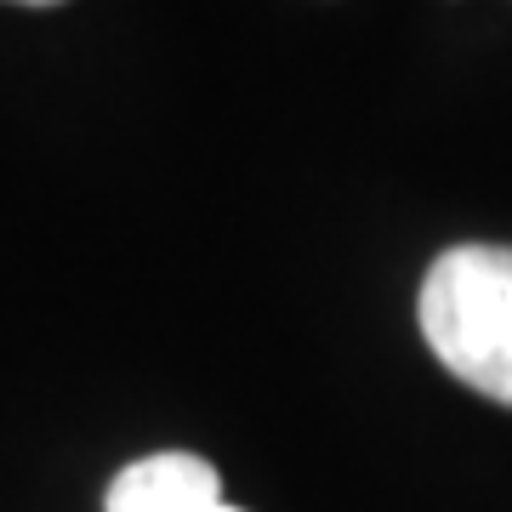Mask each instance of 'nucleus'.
I'll return each instance as SVG.
<instances>
[{"label":"nucleus","mask_w":512,"mask_h":512,"mask_svg":"<svg viewBox=\"0 0 512 512\" xmlns=\"http://www.w3.org/2000/svg\"><path fill=\"white\" fill-rule=\"evenodd\" d=\"M18 6H57V0H18Z\"/></svg>","instance_id":"3"},{"label":"nucleus","mask_w":512,"mask_h":512,"mask_svg":"<svg viewBox=\"0 0 512 512\" xmlns=\"http://www.w3.org/2000/svg\"><path fill=\"white\" fill-rule=\"evenodd\" d=\"M416 319L456 382L512 404V245L444 251L421 279Z\"/></svg>","instance_id":"1"},{"label":"nucleus","mask_w":512,"mask_h":512,"mask_svg":"<svg viewBox=\"0 0 512 512\" xmlns=\"http://www.w3.org/2000/svg\"><path fill=\"white\" fill-rule=\"evenodd\" d=\"M103 512H245L222 495V478L205 456L188 450H160L120 467L109 484Z\"/></svg>","instance_id":"2"}]
</instances>
